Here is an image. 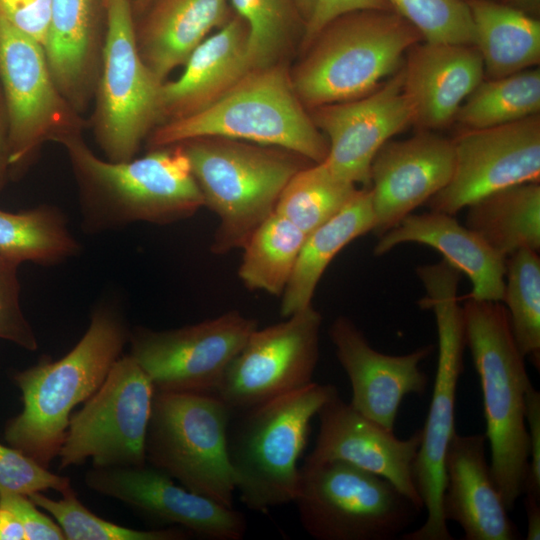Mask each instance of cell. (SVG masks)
Returning <instances> with one entry per match:
<instances>
[{"label":"cell","instance_id":"1","mask_svg":"<svg viewBox=\"0 0 540 540\" xmlns=\"http://www.w3.org/2000/svg\"><path fill=\"white\" fill-rule=\"evenodd\" d=\"M59 143L65 147L80 185L82 226L87 232L136 222L170 224L204 207L189 159L179 143L117 162L98 157L78 134Z\"/></svg>","mask_w":540,"mask_h":540},{"label":"cell","instance_id":"2","mask_svg":"<svg viewBox=\"0 0 540 540\" xmlns=\"http://www.w3.org/2000/svg\"><path fill=\"white\" fill-rule=\"evenodd\" d=\"M115 304L101 302L75 347L57 361L42 360L16 375L23 410L5 430L10 445L47 467L58 455L70 413L102 385L129 340Z\"/></svg>","mask_w":540,"mask_h":540},{"label":"cell","instance_id":"3","mask_svg":"<svg viewBox=\"0 0 540 540\" xmlns=\"http://www.w3.org/2000/svg\"><path fill=\"white\" fill-rule=\"evenodd\" d=\"M465 342L480 379L490 468L506 508L524 493L529 466L525 420L531 384L504 303L468 298L462 307Z\"/></svg>","mask_w":540,"mask_h":540},{"label":"cell","instance_id":"4","mask_svg":"<svg viewBox=\"0 0 540 540\" xmlns=\"http://www.w3.org/2000/svg\"><path fill=\"white\" fill-rule=\"evenodd\" d=\"M420 33L393 10L341 15L301 49L290 69L293 88L307 110L353 100L394 74Z\"/></svg>","mask_w":540,"mask_h":540},{"label":"cell","instance_id":"5","mask_svg":"<svg viewBox=\"0 0 540 540\" xmlns=\"http://www.w3.org/2000/svg\"><path fill=\"white\" fill-rule=\"evenodd\" d=\"M212 136L284 148L313 163L324 161L328 152L325 136L293 88L286 62L251 68L205 110L156 126L149 145L153 149Z\"/></svg>","mask_w":540,"mask_h":540},{"label":"cell","instance_id":"6","mask_svg":"<svg viewBox=\"0 0 540 540\" xmlns=\"http://www.w3.org/2000/svg\"><path fill=\"white\" fill-rule=\"evenodd\" d=\"M179 144L204 206L219 219L211 244L214 254L242 248L274 212L292 176L313 163L284 148L224 137H199Z\"/></svg>","mask_w":540,"mask_h":540},{"label":"cell","instance_id":"7","mask_svg":"<svg viewBox=\"0 0 540 540\" xmlns=\"http://www.w3.org/2000/svg\"><path fill=\"white\" fill-rule=\"evenodd\" d=\"M336 391L334 385L312 381L241 412L228 432V456L246 507L267 512L294 502L300 482L298 459L311 420Z\"/></svg>","mask_w":540,"mask_h":540},{"label":"cell","instance_id":"8","mask_svg":"<svg viewBox=\"0 0 540 540\" xmlns=\"http://www.w3.org/2000/svg\"><path fill=\"white\" fill-rule=\"evenodd\" d=\"M416 273L426 296L423 309L432 310L438 333V360L432 399L414 462V484L427 514L418 529L403 533L404 540H452L443 516L445 456L455 431L458 380L466 346L462 307L458 300L460 271L444 259L419 266Z\"/></svg>","mask_w":540,"mask_h":540},{"label":"cell","instance_id":"9","mask_svg":"<svg viewBox=\"0 0 540 540\" xmlns=\"http://www.w3.org/2000/svg\"><path fill=\"white\" fill-rule=\"evenodd\" d=\"M231 415L214 393L155 391L146 461L186 489L233 507L236 485L228 456Z\"/></svg>","mask_w":540,"mask_h":540},{"label":"cell","instance_id":"10","mask_svg":"<svg viewBox=\"0 0 540 540\" xmlns=\"http://www.w3.org/2000/svg\"><path fill=\"white\" fill-rule=\"evenodd\" d=\"M294 502L317 540H392L423 511L385 478L338 460L304 462Z\"/></svg>","mask_w":540,"mask_h":540},{"label":"cell","instance_id":"11","mask_svg":"<svg viewBox=\"0 0 540 540\" xmlns=\"http://www.w3.org/2000/svg\"><path fill=\"white\" fill-rule=\"evenodd\" d=\"M106 33L96 109L97 141L110 161L134 158L161 122L160 82L143 61L132 0H104Z\"/></svg>","mask_w":540,"mask_h":540},{"label":"cell","instance_id":"12","mask_svg":"<svg viewBox=\"0 0 540 540\" xmlns=\"http://www.w3.org/2000/svg\"><path fill=\"white\" fill-rule=\"evenodd\" d=\"M155 388L135 359L119 357L99 389L69 419L60 467H133L146 462L145 442Z\"/></svg>","mask_w":540,"mask_h":540},{"label":"cell","instance_id":"13","mask_svg":"<svg viewBox=\"0 0 540 540\" xmlns=\"http://www.w3.org/2000/svg\"><path fill=\"white\" fill-rule=\"evenodd\" d=\"M0 85L7 120L9 167L20 166L46 141L77 134L74 108L58 89L43 45L0 11Z\"/></svg>","mask_w":540,"mask_h":540},{"label":"cell","instance_id":"14","mask_svg":"<svg viewBox=\"0 0 540 540\" xmlns=\"http://www.w3.org/2000/svg\"><path fill=\"white\" fill-rule=\"evenodd\" d=\"M237 310L168 330L138 327L129 334L130 356L156 392L215 393L227 367L257 329Z\"/></svg>","mask_w":540,"mask_h":540},{"label":"cell","instance_id":"15","mask_svg":"<svg viewBox=\"0 0 540 540\" xmlns=\"http://www.w3.org/2000/svg\"><path fill=\"white\" fill-rule=\"evenodd\" d=\"M321 314L308 306L255 329L227 367L216 394L241 413L312 382L319 359Z\"/></svg>","mask_w":540,"mask_h":540},{"label":"cell","instance_id":"16","mask_svg":"<svg viewBox=\"0 0 540 540\" xmlns=\"http://www.w3.org/2000/svg\"><path fill=\"white\" fill-rule=\"evenodd\" d=\"M453 141L448 184L430 199L433 211L454 215L495 191L540 180V117L467 129Z\"/></svg>","mask_w":540,"mask_h":540},{"label":"cell","instance_id":"17","mask_svg":"<svg viewBox=\"0 0 540 540\" xmlns=\"http://www.w3.org/2000/svg\"><path fill=\"white\" fill-rule=\"evenodd\" d=\"M328 142L322 161L337 178L370 186V167L378 150L413 123L403 90V69L369 94L308 110Z\"/></svg>","mask_w":540,"mask_h":540},{"label":"cell","instance_id":"18","mask_svg":"<svg viewBox=\"0 0 540 540\" xmlns=\"http://www.w3.org/2000/svg\"><path fill=\"white\" fill-rule=\"evenodd\" d=\"M167 473L151 466L94 467L85 475L94 491L118 499L156 521L180 525L213 540H240L247 525L233 507L175 485Z\"/></svg>","mask_w":540,"mask_h":540},{"label":"cell","instance_id":"19","mask_svg":"<svg viewBox=\"0 0 540 540\" xmlns=\"http://www.w3.org/2000/svg\"><path fill=\"white\" fill-rule=\"evenodd\" d=\"M319 431L305 462L344 461L381 476L419 506L423 503L414 484V462L422 429L407 439L357 412L336 391L318 410Z\"/></svg>","mask_w":540,"mask_h":540},{"label":"cell","instance_id":"20","mask_svg":"<svg viewBox=\"0 0 540 540\" xmlns=\"http://www.w3.org/2000/svg\"><path fill=\"white\" fill-rule=\"evenodd\" d=\"M329 336L351 384L352 398L349 404L366 418L394 431L404 397L426 392L429 379L420 369V364L434 346H423L404 355L381 353L345 316L333 321Z\"/></svg>","mask_w":540,"mask_h":540},{"label":"cell","instance_id":"21","mask_svg":"<svg viewBox=\"0 0 540 540\" xmlns=\"http://www.w3.org/2000/svg\"><path fill=\"white\" fill-rule=\"evenodd\" d=\"M453 167V141L428 130L387 141L370 167L373 232L380 236L430 200L448 184Z\"/></svg>","mask_w":540,"mask_h":540},{"label":"cell","instance_id":"22","mask_svg":"<svg viewBox=\"0 0 540 540\" xmlns=\"http://www.w3.org/2000/svg\"><path fill=\"white\" fill-rule=\"evenodd\" d=\"M485 443V434L453 435L445 456L444 519L456 522L465 540L519 539L486 460Z\"/></svg>","mask_w":540,"mask_h":540},{"label":"cell","instance_id":"23","mask_svg":"<svg viewBox=\"0 0 540 540\" xmlns=\"http://www.w3.org/2000/svg\"><path fill=\"white\" fill-rule=\"evenodd\" d=\"M403 90L413 123L423 130L446 127L483 81L484 66L470 45L416 43L407 51Z\"/></svg>","mask_w":540,"mask_h":540},{"label":"cell","instance_id":"24","mask_svg":"<svg viewBox=\"0 0 540 540\" xmlns=\"http://www.w3.org/2000/svg\"><path fill=\"white\" fill-rule=\"evenodd\" d=\"M249 27L236 13L191 53L181 75L160 88V124L197 114L232 89L251 69Z\"/></svg>","mask_w":540,"mask_h":540},{"label":"cell","instance_id":"25","mask_svg":"<svg viewBox=\"0 0 540 540\" xmlns=\"http://www.w3.org/2000/svg\"><path fill=\"white\" fill-rule=\"evenodd\" d=\"M407 242L436 249L451 266L465 273L471 282L468 298L502 302L506 260L453 215L433 210L411 213L380 235L373 253L381 256Z\"/></svg>","mask_w":540,"mask_h":540},{"label":"cell","instance_id":"26","mask_svg":"<svg viewBox=\"0 0 540 540\" xmlns=\"http://www.w3.org/2000/svg\"><path fill=\"white\" fill-rule=\"evenodd\" d=\"M143 13L135 26L138 49L162 83L235 14L229 0H152Z\"/></svg>","mask_w":540,"mask_h":540},{"label":"cell","instance_id":"27","mask_svg":"<svg viewBox=\"0 0 540 540\" xmlns=\"http://www.w3.org/2000/svg\"><path fill=\"white\" fill-rule=\"evenodd\" d=\"M374 227L371 190L357 189L339 212L306 236L282 293L281 315L286 318L312 305L315 289L330 262L347 244Z\"/></svg>","mask_w":540,"mask_h":540},{"label":"cell","instance_id":"28","mask_svg":"<svg viewBox=\"0 0 540 540\" xmlns=\"http://www.w3.org/2000/svg\"><path fill=\"white\" fill-rule=\"evenodd\" d=\"M43 48L58 89L74 109L78 108L94 67L95 0H50Z\"/></svg>","mask_w":540,"mask_h":540},{"label":"cell","instance_id":"29","mask_svg":"<svg viewBox=\"0 0 540 540\" xmlns=\"http://www.w3.org/2000/svg\"><path fill=\"white\" fill-rule=\"evenodd\" d=\"M474 26V47L489 79L539 63L540 22L529 14L490 0H466Z\"/></svg>","mask_w":540,"mask_h":540},{"label":"cell","instance_id":"30","mask_svg":"<svg viewBox=\"0 0 540 540\" xmlns=\"http://www.w3.org/2000/svg\"><path fill=\"white\" fill-rule=\"evenodd\" d=\"M465 226L505 260L521 249L539 252V182L510 186L473 202Z\"/></svg>","mask_w":540,"mask_h":540},{"label":"cell","instance_id":"31","mask_svg":"<svg viewBox=\"0 0 540 540\" xmlns=\"http://www.w3.org/2000/svg\"><path fill=\"white\" fill-rule=\"evenodd\" d=\"M80 249L58 207L40 205L20 212L0 209V254L19 264L53 266L75 257Z\"/></svg>","mask_w":540,"mask_h":540},{"label":"cell","instance_id":"32","mask_svg":"<svg viewBox=\"0 0 540 540\" xmlns=\"http://www.w3.org/2000/svg\"><path fill=\"white\" fill-rule=\"evenodd\" d=\"M305 238L288 219L272 212L242 247L241 281L251 290L282 295Z\"/></svg>","mask_w":540,"mask_h":540},{"label":"cell","instance_id":"33","mask_svg":"<svg viewBox=\"0 0 540 540\" xmlns=\"http://www.w3.org/2000/svg\"><path fill=\"white\" fill-rule=\"evenodd\" d=\"M540 110V70L526 69L482 81L464 100L455 119L467 129L515 122Z\"/></svg>","mask_w":540,"mask_h":540},{"label":"cell","instance_id":"34","mask_svg":"<svg viewBox=\"0 0 540 540\" xmlns=\"http://www.w3.org/2000/svg\"><path fill=\"white\" fill-rule=\"evenodd\" d=\"M356 191V185L334 176L323 162L311 163L288 181L274 211L307 236L339 212Z\"/></svg>","mask_w":540,"mask_h":540},{"label":"cell","instance_id":"35","mask_svg":"<svg viewBox=\"0 0 540 540\" xmlns=\"http://www.w3.org/2000/svg\"><path fill=\"white\" fill-rule=\"evenodd\" d=\"M233 11L249 27L251 68L286 62L301 43L305 22L295 0H229Z\"/></svg>","mask_w":540,"mask_h":540},{"label":"cell","instance_id":"36","mask_svg":"<svg viewBox=\"0 0 540 540\" xmlns=\"http://www.w3.org/2000/svg\"><path fill=\"white\" fill-rule=\"evenodd\" d=\"M505 303L511 330L522 355L540 366V257L521 249L505 261Z\"/></svg>","mask_w":540,"mask_h":540},{"label":"cell","instance_id":"37","mask_svg":"<svg viewBox=\"0 0 540 540\" xmlns=\"http://www.w3.org/2000/svg\"><path fill=\"white\" fill-rule=\"evenodd\" d=\"M28 497L49 512L69 540H181L190 532L185 529L136 530L114 524L89 511L78 500L73 489L53 500L36 492Z\"/></svg>","mask_w":540,"mask_h":540},{"label":"cell","instance_id":"38","mask_svg":"<svg viewBox=\"0 0 540 540\" xmlns=\"http://www.w3.org/2000/svg\"><path fill=\"white\" fill-rule=\"evenodd\" d=\"M428 43L474 46V26L465 0H388Z\"/></svg>","mask_w":540,"mask_h":540},{"label":"cell","instance_id":"39","mask_svg":"<svg viewBox=\"0 0 540 540\" xmlns=\"http://www.w3.org/2000/svg\"><path fill=\"white\" fill-rule=\"evenodd\" d=\"M48 489L63 495L72 488L67 477L51 473L21 450L0 443V492L28 496Z\"/></svg>","mask_w":540,"mask_h":540},{"label":"cell","instance_id":"40","mask_svg":"<svg viewBox=\"0 0 540 540\" xmlns=\"http://www.w3.org/2000/svg\"><path fill=\"white\" fill-rule=\"evenodd\" d=\"M19 266L15 260L0 254V338L34 351L38 342L21 307Z\"/></svg>","mask_w":540,"mask_h":540},{"label":"cell","instance_id":"41","mask_svg":"<svg viewBox=\"0 0 540 540\" xmlns=\"http://www.w3.org/2000/svg\"><path fill=\"white\" fill-rule=\"evenodd\" d=\"M0 505L11 510L19 519L27 540H63L61 527L23 494L0 492Z\"/></svg>","mask_w":540,"mask_h":540},{"label":"cell","instance_id":"42","mask_svg":"<svg viewBox=\"0 0 540 540\" xmlns=\"http://www.w3.org/2000/svg\"><path fill=\"white\" fill-rule=\"evenodd\" d=\"M0 11L16 28L44 44L50 0H0Z\"/></svg>","mask_w":540,"mask_h":540},{"label":"cell","instance_id":"43","mask_svg":"<svg viewBox=\"0 0 540 540\" xmlns=\"http://www.w3.org/2000/svg\"><path fill=\"white\" fill-rule=\"evenodd\" d=\"M358 10H392V8L388 0H316L313 12L305 25L300 50L329 22Z\"/></svg>","mask_w":540,"mask_h":540},{"label":"cell","instance_id":"44","mask_svg":"<svg viewBox=\"0 0 540 540\" xmlns=\"http://www.w3.org/2000/svg\"><path fill=\"white\" fill-rule=\"evenodd\" d=\"M525 420L529 439V466L524 493L540 499V393L532 384L526 392Z\"/></svg>","mask_w":540,"mask_h":540},{"label":"cell","instance_id":"45","mask_svg":"<svg viewBox=\"0 0 540 540\" xmlns=\"http://www.w3.org/2000/svg\"><path fill=\"white\" fill-rule=\"evenodd\" d=\"M23 527L17 516L0 505V540H24Z\"/></svg>","mask_w":540,"mask_h":540},{"label":"cell","instance_id":"46","mask_svg":"<svg viewBox=\"0 0 540 540\" xmlns=\"http://www.w3.org/2000/svg\"><path fill=\"white\" fill-rule=\"evenodd\" d=\"M527 540L540 539V499L526 494Z\"/></svg>","mask_w":540,"mask_h":540},{"label":"cell","instance_id":"47","mask_svg":"<svg viewBox=\"0 0 540 540\" xmlns=\"http://www.w3.org/2000/svg\"><path fill=\"white\" fill-rule=\"evenodd\" d=\"M2 99H0V189L5 182V177L9 168L7 149V120L4 102Z\"/></svg>","mask_w":540,"mask_h":540},{"label":"cell","instance_id":"48","mask_svg":"<svg viewBox=\"0 0 540 540\" xmlns=\"http://www.w3.org/2000/svg\"><path fill=\"white\" fill-rule=\"evenodd\" d=\"M507 5L519 9L528 14V12H537L540 6V0H505Z\"/></svg>","mask_w":540,"mask_h":540},{"label":"cell","instance_id":"49","mask_svg":"<svg viewBox=\"0 0 540 540\" xmlns=\"http://www.w3.org/2000/svg\"><path fill=\"white\" fill-rule=\"evenodd\" d=\"M315 2L316 0H295V3L301 14V17L303 18L305 22V25L313 12Z\"/></svg>","mask_w":540,"mask_h":540},{"label":"cell","instance_id":"50","mask_svg":"<svg viewBox=\"0 0 540 540\" xmlns=\"http://www.w3.org/2000/svg\"><path fill=\"white\" fill-rule=\"evenodd\" d=\"M152 0H132L133 10L143 13Z\"/></svg>","mask_w":540,"mask_h":540}]
</instances>
